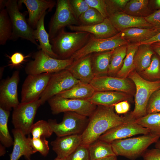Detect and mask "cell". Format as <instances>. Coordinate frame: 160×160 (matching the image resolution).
Masks as SVG:
<instances>
[{
	"instance_id": "obj_42",
	"label": "cell",
	"mask_w": 160,
	"mask_h": 160,
	"mask_svg": "<svg viewBox=\"0 0 160 160\" xmlns=\"http://www.w3.org/2000/svg\"><path fill=\"white\" fill-rule=\"evenodd\" d=\"M69 2L72 11L78 19L90 7L85 0H69Z\"/></svg>"
},
{
	"instance_id": "obj_23",
	"label": "cell",
	"mask_w": 160,
	"mask_h": 160,
	"mask_svg": "<svg viewBox=\"0 0 160 160\" xmlns=\"http://www.w3.org/2000/svg\"><path fill=\"white\" fill-rule=\"evenodd\" d=\"M130 95L117 91H104L95 92L87 100L97 105L114 106L121 101L127 100Z\"/></svg>"
},
{
	"instance_id": "obj_10",
	"label": "cell",
	"mask_w": 160,
	"mask_h": 160,
	"mask_svg": "<svg viewBox=\"0 0 160 160\" xmlns=\"http://www.w3.org/2000/svg\"><path fill=\"white\" fill-rule=\"evenodd\" d=\"M41 105L40 99L27 103H20L13 109L12 122L14 128L22 132L25 135L30 133L31 127L37 110Z\"/></svg>"
},
{
	"instance_id": "obj_48",
	"label": "cell",
	"mask_w": 160,
	"mask_h": 160,
	"mask_svg": "<svg viewBox=\"0 0 160 160\" xmlns=\"http://www.w3.org/2000/svg\"><path fill=\"white\" fill-rule=\"evenodd\" d=\"M114 106L115 112L119 114L125 113L130 109V105L127 100L119 102Z\"/></svg>"
},
{
	"instance_id": "obj_28",
	"label": "cell",
	"mask_w": 160,
	"mask_h": 160,
	"mask_svg": "<svg viewBox=\"0 0 160 160\" xmlns=\"http://www.w3.org/2000/svg\"><path fill=\"white\" fill-rule=\"evenodd\" d=\"M139 45L134 56V64L135 70L140 73L150 65L154 52L151 45Z\"/></svg>"
},
{
	"instance_id": "obj_21",
	"label": "cell",
	"mask_w": 160,
	"mask_h": 160,
	"mask_svg": "<svg viewBox=\"0 0 160 160\" xmlns=\"http://www.w3.org/2000/svg\"><path fill=\"white\" fill-rule=\"evenodd\" d=\"M81 135L76 134L57 137L50 144L57 157L65 159L81 144Z\"/></svg>"
},
{
	"instance_id": "obj_24",
	"label": "cell",
	"mask_w": 160,
	"mask_h": 160,
	"mask_svg": "<svg viewBox=\"0 0 160 160\" xmlns=\"http://www.w3.org/2000/svg\"><path fill=\"white\" fill-rule=\"evenodd\" d=\"M160 32V30L131 28L120 32L121 38L128 43H140L151 39Z\"/></svg>"
},
{
	"instance_id": "obj_40",
	"label": "cell",
	"mask_w": 160,
	"mask_h": 160,
	"mask_svg": "<svg viewBox=\"0 0 160 160\" xmlns=\"http://www.w3.org/2000/svg\"><path fill=\"white\" fill-rule=\"evenodd\" d=\"M66 159V160H90L89 146L81 144Z\"/></svg>"
},
{
	"instance_id": "obj_35",
	"label": "cell",
	"mask_w": 160,
	"mask_h": 160,
	"mask_svg": "<svg viewBox=\"0 0 160 160\" xmlns=\"http://www.w3.org/2000/svg\"><path fill=\"white\" fill-rule=\"evenodd\" d=\"M134 121L160 136V113L148 114Z\"/></svg>"
},
{
	"instance_id": "obj_5",
	"label": "cell",
	"mask_w": 160,
	"mask_h": 160,
	"mask_svg": "<svg viewBox=\"0 0 160 160\" xmlns=\"http://www.w3.org/2000/svg\"><path fill=\"white\" fill-rule=\"evenodd\" d=\"M33 58L25 68L28 75L57 72L66 69L74 61L71 58L62 60L52 57L41 49L35 52Z\"/></svg>"
},
{
	"instance_id": "obj_17",
	"label": "cell",
	"mask_w": 160,
	"mask_h": 160,
	"mask_svg": "<svg viewBox=\"0 0 160 160\" xmlns=\"http://www.w3.org/2000/svg\"><path fill=\"white\" fill-rule=\"evenodd\" d=\"M57 1L52 0H20L19 6L22 4L26 7L28 13V22L35 29L40 19L47 10L50 11L56 5Z\"/></svg>"
},
{
	"instance_id": "obj_54",
	"label": "cell",
	"mask_w": 160,
	"mask_h": 160,
	"mask_svg": "<svg viewBox=\"0 0 160 160\" xmlns=\"http://www.w3.org/2000/svg\"><path fill=\"white\" fill-rule=\"evenodd\" d=\"M155 147L160 149V140H159L156 143Z\"/></svg>"
},
{
	"instance_id": "obj_11",
	"label": "cell",
	"mask_w": 160,
	"mask_h": 160,
	"mask_svg": "<svg viewBox=\"0 0 160 160\" xmlns=\"http://www.w3.org/2000/svg\"><path fill=\"white\" fill-rule=\"evenodd\" d=\"M81 82L74 78L66 69L52 74L40 99L41 105L52 97L67 90Z\"/></svg>"
},
{
	"instance_id": "obj_37",
	"label": "cell",
	"mask_w": 160,
	"mask_h": 160,
	"mask_svg": "<svg viewBox=\"0 0 160 160\" xmlns=\"http://www.w3.org/2000/svg\"><path fill=\"white\" fill-rule=\"evenodd\" d=\"M105 19L98 11L90 7L80 16L79 20L81 25H90L101 23Z\"/></svg>"
},
{
	"instance_id": "obj_50",
	"label": "cell",
	"mask_w": 160,
	"mask_h": 160,
	"mask_svg": "<svg viewBox=\"0 0 160 160\" xmlns=\"http://www.w3.org/2000/svg\"><path fill=\"white\" fill-rule=\"evenodd\" d=\"M151 45L154 52L160 57V42L153 43Z\"/></svg>"
},
{
	"instance_id": "obj_44",
	"label": "cell",
	"mask_w": 160,
	"mask_h": 160,
	"mask_svg": "<svg viewBox=\"0 0 160 160\" xmlns=\"http://www.w3.org/2000/svg\"><path fill=\"white\" fill-rule=\"evenodd\" d=\"M107 5L109 15L112 13L122 11L129 0H105Z\"/></svg>"
},
{
	"instance_id": "obj_36",
	"label": "cell",
	"mask_w": 160,
	"mask_h": 160,
	"mask_svg": "<svg viewBox=\"0 0 160 160\" xmlns=\"http://www.w3.org/2000/svg\"><path fill=\"white\" fill-rule=\"evenodd\" d=\"M53 132L48 122L44 120H39L33 124L30 132L33 139L49 138Z\"/></svg>"
},
{
	"instance_id": "obj_12",
	"label": "cell",
	"mask_w": 160,
	"mask_h": 160,
	"mask_svg": "<svg viewBox=\"0 0 160 160\" xmlns=\"http://www.w3.org/2000/svg\"><path fill=\"white\" fill-rule=\"evenodd\" d=\"M128 44L121 38L120 32L113 37L104 39L95 38L93 36L88 42L70 58L75 60L89 54L113 50Z\"/></svg>"
},
{
	"instance_id": "obj_27",
	"label": "cell",
	"mask_w": 160,
	"mask_h": 160,
	"mask_svg": "<svg viewBox=\"0 0 160 160\" xmlns=\"http://www.w3.org/2000/svg\"><path fill=\"white\" fill-rule=\"evenodd\" d=\"M113 50L92 54V63L95 77L108 75L111 58Z\"/></svg>"
},
{
	"instance_id": "obj_30",
	"label": "cell",
	"mask_w": 160,
	"mask_h": 160,
	"mask_svg": "<svg viewBox=\"0 0 160 160\" xmlns=\"http://www.w3.org/2000/svg\"><path fill=\"white\" fill-rule=\"evenodd\" d=\"M148 0H129L122 12L132 16L145 18L150 15Z\"/></svg>"
},
{
	"instance_id": "obj_29",
	"label": "cell",
	"mask_w": 160,
	"mask_h": 160,
	"mask_svg": "<svg viewBox=\"0 0 160 160\" xmlns=\"http://www.w3.org/2000/svg\"><path fill=\"white\" fill-rule=\"evenodd\" d=\"M139 46L137 43H128L127 44V53L123 65L116 77L127 78L130 73L135 70L134 57Z\"/></svg>"
},
{
	"instance_id": "obj_13",
	"label": "cell",
	"mask_w": 160,
	"mask_h": 160,
	"mask_svg": "<svg viewBox=\"0 0 160 160\" xmlns=\"http://www.w3.org/2000/svg\"><path fill=\"white\" fill-rule=\"evenodd\" d=\"M52 74L46 73L28 75L22 87L21 103H28L39 99Z\"/></svg>"
},
{
	"instance_id": "obj_47",
	"label": "cell",
	"mask_w": 160,
	"mask_h": 160,
	"mask_svg": "<svg viewBox=\"0 0 160 160\" xmlns=\"http://www.w3.org/2000/svg\"><path fill=\"white\" fill-rule=\"evenodd\" d=\"M143 160H160V149H147L142 156Z\"/></svg>"
},
{
	"instance_id": "obj_26",
	"label": "cell",
	"mask_w": 160,
	"mask_h": 160,
	"mask_svg": "<svg viewBox=\"0 0 160 160\" xmlns=\"http://www.w3.org/2000/svg\"><path fill=\"white\" fill-rule=\"evenodd\" d=\"M95 92L89 84L80 82L71 88L56 95L67 99L87 100L91 97Z\"/></svg>"
},
{
	"instance_id": "obj_19",
	"label": "cell",
	"mask_w": 160,
	"mask_h": 160,
	"mask_svg": "<svg viewBox=\"0 0 160 160\" xmlns=\"http://www.w3.org/2000/svg\"><path fill=\"white\" fill-rule=\"evenodd\" d=\"M68 27L72 31L90 33L94 38L98 39L110 38L119 33L114 27L108 18H105L101 23L94 25H72L68 26Z\"/></svg>"
},
{
	"instance_id": "obj_7",
	"label": "cell",
	"mask_w": 160,
	"mask_h": 160,
	"mask_svg": "<svg viewBox=\"0 0 160 160\" xmlns=\"http://www.w3.org/2000/svg\"><path fill=\"white\" fill-rule=\"evenodd\" d=\"M89 117L76 113L64 112L61 122L58 123L56 120L49 119L48 122L53 132L57 137L81 134L88 124Z\"/></svg>"
},
{
	"instance_id": "obj_39",
	"label": "cell",
	"mask_w": 160,
	"mask_h": 160,
	"mask_svg": "<svg viewBox=\"0 0 160 160\" xmlns=\"http://www.w3.org/2000/svg\"><path fill=\"white\" fill-rule=\"evenodd\" d=\"M29 137L31 145L35 153L38 152L43 156H46L49 153V148L48 141L46 138L33 139L30 136Z\"/></svg>"
},
{
	"instance_id": "obj_18",
	"label": "cell",
	"mask_w": 160,
	"mask_h": 160,
	"mask_svg": "<svg viewBox=\"0 0 160 160\" xmlns=\"http://www.w3.org/2000/svg\"><path fill=\"white\" fill-rule=\"evenodd\" d=\"M108 18L116 29L119 32L129 28L151 29L154 28L144 18L132 16L122 11L109 15Z\"/></svg>"
},
{
	"instance_id": "obj_14",
	"label": "cell",
	"mask_w": 160,
	"mask_h": 160,
	"mask_svg": "<svg viewBox=\"0 0 160 160\" xmlns=\"http://www.w3.org/2000/svg\"><path fill=\"white\" fill-rule=\"evenodd\" d=\"M89 84L96 92L113 91L130 95L134 93L135 85L127 78L108 75L95 77Z\"/></svg>"
},
{
	"instance_id": "obj_34",
	"label": "cell",
	"mask_w": 160,
	"mask_h": 160,
	"mask_svg": "<svg viewBox=\"0 0 160 160\" xmlns=\"http://www.w3.org/2000/svg\"><path fill=\"white\" fill-rule=\"evenodd\" d=\"M12 32V26L10 17L6 9L0 12V44H5L10 39Z\"/></svg>"
},
{
	"instance_id": "obj_49",
	"label": "cell",
	"mask_w": 160,
	"mask_h": 160,
	"mask_svg": "<svg viewBox=\"0 0 160 160\" xmlns=\"http://www.w3.org/2000/svg\"><path fill=\"white\" fill-rule=\"evenodd\" d=\"M160 42V32L149 39L138 43L139 45L146 44L151 45L153 43Z\"/></svg>"
},
{
	"instance_id": "obj_25",
	"label": "cell",
	"mask_w": 160,
	"mask_h": 160,
	"mask_svg": "<svg viewBox=\"0 0 160 160\" xmlns=\"http://www.w3.org/2000/svg\"><path fill=\"white\" fill-rule=\"evenodd\" d=\"M46 14L47 12L43 15L38 23L34 30V38L39 42V49L51 57L58 59L57 56L52 50L49 33L45 28L44 19Z\"/></svg>"
},
{
	"instance_id": "obj_46",
	"label": "cell",
	"mask_w": 160,
	"mask_h": 160,
	"mask_svg": "<svg viewBox=\"0 0 160 160\" xmlns=\"http://www.w3.org/2000/svg\"><path fill=\"white\" fill-rule=\"evenodd\" d=\"M29 56H25L20 52H15L9 57L10 63L9 64V65L12 67H18L25 61V58Z\"/></svg>"
},
{
	"instance_id": "obj_41",
	"label": "cell",
	"mask_w": 160,
	"mask_h": 160,
	"mask_svg": "<svg viewBox=\"0 0 160 160\" xmlns=\"http://www.w3.org/2000/svg\"><path fill=\"white\" fill-rule=\"evenodd\" d=\"M157 113H160V89L151 95L146 108L147 114Z\"/></svg>"
},
{
	"instance_id": "obj_52",
	"label": "cell",
	"mask_w": 160,
	"mask_h": 160,
	"mask_svg": "<svg viewBox=\"0 0 160 160\" xmlns=\"http://www.w3.org/2000/svg\"><path fill=\"white\" fill-rule=\"evenodd\" d=\"M99 160H117V156L113 155L108 156Z\"/></svg>"
},
{
	"instance_id": "obj_15",
	"label": "cell",
	"mask_w": 160,
	"mask_h": 160,
	"mask_svg": "<svg viewBox=\"0 0 160 160\" xmlns=\"http://www.w3.org/2000/svg\"><path fill=\"white\" fill-rule=\"evenodd\" d=\"M20 80L19 72L15 71L11 77L3 80L0 86V108L10 111L18 106L19 102L17 87Z\"/></svg>"
},
{
	"instance_id": "obj_38",
	"label": "cell",
	"mask_w": 160,
	"mask_h": 160,
	"mask_svg": "<svg viewBox=\"0 0 160 160\" xmlns=\"http://www.w3.org/2000/svg\"><path fill=\"white\" fill-rule=\"evenodd\" d=\"M140 73L146 79H152L159 78L160 60L156 55L153 54L150 65Z\"/></svg>"
},
{
	"instance_id": "obj_43",
	"label": "cell",
	"mask_w": 160,
	"mask_h": 160,
	"mask_svg": "<svg viewBox=\"0 0 160 160\" xmlns=\"http://www.w3.org/2000/svg\"><path fill=\"white\" fill-rule=\"evenodd\" d=\"M89 6L98 11L104 18H108L107 5L105 0H85Z\"/></svg>"
},
{
	"instance_id": "obj_6",
	"label": "cell",
	"mask_w": 160,
	"mask_h": 160,
	"mask_svg": "<svg viewBox=\"0 0 160 160\" xmlns=\"http://www.w3.org/2000/svg\"><path fill=\"white\" fill-rule=\"evenodd\" d=\"M5 6L12 26L10 39L15 40L20 38L30 41L39 47L34 38L35 29L29 25L25 15L19 11L18 1L6 0Z\"/></svg>"
},
{
	"instance_id": "obj_51",
	"label": "cell",
	"mask_w": 160,
	"mask_h": 160,
	"mask_svg": "<svg viewBox=\"0 0 160 160\" xmlns=\"http://www.w3.org/2000/svg\"><path fill=\"white\" fill-rule=\"evenodd\" d=\"M6 153L5 147L2 144H0V156H4Z\"/></svg>"
},
{
	"instance_id": "obj_8",
	"label": "cell",
	"mask_w": 160,
	"mask_h": 160,
	"mask_svg": "<svg viewBox=\"0 0 160 160\" xmlns=\"http://www.w3.org/2000/svg\"><path fill=\"white\" fill-rule=\"evenodd\" d=\"M47 101L52 113L54 115L71 111L89 117L97 107V105L87 100L67 99L57 95Z\"/></svg>"
},
{
	"instance_id": "obj_22",
	"label": "cell",
	"mask_w": 160,
	"mask_h": 160,
	"mask_svg": "<svg viewBox=\"0 0 160 160\" xmlns=\"http://www.w3.org/2000/svg\"><path fill=\"white\" fill-rule=\"evenodd\" d=\"M12 133L14 140L10 160H18L23 156L27 160H31V155L36 153L31 145L29 136L26 137L22 132L15 128Z\"/></svg>"
},
{
	"instance_id": "obj_20",
	"label": "cell",
	"mask_w": 160,
	"mask_h": 160,
	"mask_svg": "<svg viewBox=\"0 0 160 160\" xmlns=\"http://www.w3.org/2000/svg\"><path fill=\"white\" fill-rule=\"evenodd\" d=\"M92 54L74 60L66 69L81 82L89 84L95 77L92 66Z\"/></svg>"
},
{
	"instance_id": "obj_4",
	"label": "cell",
	"mask_w": 160,
	"mask_h": 160,
	"mask_svg": "<svg viewBox=\"0 0 160 160\" xmlns=\"http://www.w3.org/2000/svg\"><path fill=\"white\" fill-rule=\"evenodd\" d=\"M160 137L150 132L136 137L116 140L110 143L116 156L135 160L142 156L148 147L156 143Z\"/></svg>"
},
{
	"instance_id": "obj_1",
	"label": "cell",
	"mask_w": 160,
	"mask_h": 160,
	"mask_svg": "<svg viewBox=\"0 0 160 160\" xmlns=\"http://www.w3.org/2000/svg\"><path fill=\"white\" fill-rule=\"evenodd\" d=\"M114 106L97 105L85 129L81 134V144L89 146L110 129L129 121L127 116H120L114 111Z\"/></svg>"
},
{
	"instance_id": "obj_16",
	"label": "cell",
	"mask_w": 160,
	"mask_h": 160,
	"mask_svg": "<svg viewBox=\"0 0 160 160\" xmlns=\"http://www.w3.org/2000/svg\"><path fill=\"white\" fill-rule=\"evenodd\" d=\"M150 132L149 129L141 126L134 121H129L108 130L98 140L111 143L116 140L126 139L139 134H146Z\"/></svg>"
},
{
	"instance_id": "obj_45",
	"label": "cell",
	"mask_w": 160,
	"mask_h": 160,
	"mask_svg": "<svg viewBox=\"0 0 160 160\" xmlns=\"http://www.w3.org/2000/svg\"><path fill=\"white\" fill-rule=\"evenodd\" d=\"M144 18L154 28L160 30V9L156 10Z\"/></svg>"
},
{
	"instance_id": "obj_53",
	"label": "cell",
	"mask_w": 160,
	"mask_h": 160,
	"mask_svg": "<svg viewBox=\"0 0 160 160\" xmlns=\"http://www.w3.org/2000/svg\"><path fill=\"white\" fill-rule=\"evenodd\" d=\"M154 3L156 7L160 9V0H156L154 1Z\"/></svg>"
},
{
	"instance_id": "obj_2",
	"label": "cell",
	"mask_w": 160,
	"mask_h": 160,
	"mask_svg": "<svg viewBox=\"0 0 160 160\" xmlns=\"http://www.w3.org/2000/svg\"><path fill=\"white\" fill-rule=\"evenodd\" d=\"M93 36L90 33L84 31L69 32L64 28L50 40L52 49L58 59L70 58L83 47Z\"/></svg>"
},
{
	"instance_id": "obj_33",
	"label": "cell",
	"mask_w": 160,
	"mask_h": 160,
	"mask_svg": "<svg viewBox=\"0 0 160 160\" xmlns=\"http://www.w3.org/2000/svg\"><path fill=\"white\" fill-rule=\"evenodd\" d=\"M9 115V111L0 108V141L3 145L7 148L13 145L14 143L8 127Z\"/></svg>"
},
{
	"instance_id": "obj_3",
	"label": "cell",
	"mask_w": 160,
	"mask_h": 160,
	"mask_svg": "<svg viewBox=\"0 0 160 160\" xmlns=\"http://www.w3.org/2000/svg\"><path fill=\"white\" fill-rule=\"evenodd\" d=\"M128 78L134 83L135 88V107L133 111L127 116L130 121L147 115L146 108L152 94L160 89V81H151L145 79L135 70L129 75Z\"/></svg>"
},
{
	"instance_id": "obj_9",
	"label": "cell",
	"mask_w": 160,
	"mask_h": 160,
	"mask_svg": "<svg viewBox=\"0 0 160 160\" xmlns=\"http://www.w3.org/2000/svg\"><path fill=\"white\" fill-rule=\"evenodd\" d=\"M56 6L55 12L49 24L50 40L65 27L81 25L71 9L69 0H58Z\"/></svg>"
},
{
	"instance_id": "obj_31",
	"label": "cell",
	"mask_w": 160,
	"mask_h": 160,
	"mask_svg": "<svg viewBox=\"0 0 160 160\" xmlns=\"http://www.w3.org/2000/svg\"><path fill=\"white\" fill-rule=\"evenodd\" d=\"M90 160H99L111 156L116 155L110 143L97 140L89 146Z\"/></svg>"
},
{
	"instance_id": "obj_32",
	"label": "cell",
	"mask_w": 160,
	"mask_h": 160,
	"mask_svg": "<svg viewBox=\"0 0 160 160\" xmlns=\"http://www.w3.org/2000/svg\"><path fill=\"white\" fill-rule=\"evenodd\" d=\"M127 44L121 46L113 50L108 68V76H115L122 67L126 55Z\"/></svg>"
},
{
	"instance_id": "obj_55",
	"label": "cell",
	"mask_w": 160,
	"mask_h": 160,
	"mask_svg": "<svg viewBox=\"0 0 160 160\" xmlns=\"http://www.w3.org/2000/svg\"><path fill=\"white\" fill-rule=\"evenodd\" d=\"M54 160H66V158L63 159L57 157Z\"/></svg>"
}]
</instances>
